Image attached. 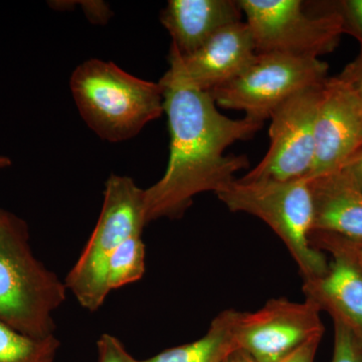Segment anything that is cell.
Returning <instances> with one entry per match:
<instances>
[{
	"label": "cell",
	"mask_w": 362,
	"mask_h": 362,
	"mask_svg": "<svg viewBox=\"0 0 362 362\" xmlns=\"http://www.w3.org/2000/svg\"><path fill=\"white\" fill-rule=\"evenodd\" d=\"M168 115L169 159L160 180L144 189L146 223L177 218L195 195L218 194L250 166L246 156L226 154L235 142L252 139L264 123L232 119L218 111L209 93L187 84L166 71L160 82Z\"/></svg>",
	"instance_id": "obj_1"
},
{
	"label": "cell",
	"mask_w": 362,
	"mask_h": 362,
	"mask_svg": "<svg viewBox=\"0 0 362 362\" xmlns=\"http://www.w3.org/2000/svg\"><path fill=\"white\" fill-rule=\"evenodd\" d=\"M66 284L33 256L28 226L0 209V322L33 338L54 335Z\"/></svg>",
	"instance_id": "obj_2"
},
{
	"label": "cell",
	"mask_w": 362,
	"mask_h": 362,
	"mask_svg": "<svg viewBox=\"0 0 362 362\" xmlns=\"http://www.w3.org/2000/svg\"><path fill=\"white\" fill-rule=\"evenodd\" d=\"M71 90L86 123L109 142L134 137L164 112L159 83L136 78L111 62L89 59L78 66Z\"/></svg>",
	"instance_id": "obj_3"
},
{
	"label": "cell",
	"mask_w": 362,
	"mask_h": 362,
	"mask_svg": "<svg viewBox=\"0 0 362 362\" xmlns=\"http://www.w3.org/2000/svg\"><path fill=\"white\" fill-rule=\"evenodd\" d=\"M216 195L233 213L251 214L270 226L296 262L303 281L327 272V259L311 244L314 206L308 180L240 178Z\"/></svg>",
	"instance_id": "obj_4"
},
{
	"label": "cell",
	"mask_w": 362,
	"mask_h": 362,
	"mask_svg": "<svg viewBox=\"0 0 362 362\" xmlns=\"http://www.w3.org/2000/svg\"><path fill=\"white\" fill-rule=\"evenodd\" d=\"M145 218L144 189L127 176L107 180L103 206L94 232L66 279V287L83 308L96 311L108 296L107 268L112 255L126 240L141 235Z\"/></svg>",
	"instance_id": "obj_5"
},
{
	"label": "cell",
	"mask_w": 362,
	"mask_h": 362,
	"mask_svg": "<svg viewBox=\"0 0 362 362\" xmlns=\"http://www.w3.org/2000/svg\"><path fill=\"white\" fill-rule=\"evenodd\" d=\"M258 54L320 59L334 51L344 33L334 8L318 16L304 11L300 0H239Z\"/></svg>",
	"instance_id": "obj_6"
},
{
	"label": "cell",
	"mask_w": 362,
	"mask_h": 362,
	"mask_svg": "<svg viewBox=\"0 0 362 362\" xmlns=\"http://www.w3.org/2000/svg\"><path fill=\"white\" fill-rule=\"evenodd\" d=\"M327 71V64L320 59L258 54L239 77L209 94L216 106L245 112L247 118L264 123L300 90L323 84L328 78Z\"/></svg>",
	"instance_id": "obj_7"
},
{
	"label": "cell",
	"mask_w": 362,
	"mask_h": 362,
	"mask_svg": "<svg viewBox=\"0 0 362 362\" xmlns=\"http://www.w3.org/2000/svg\"><path fill=\"white\" fill-rule=\"evenodd\" d=\"M324 83L300 90L272 113L269 150L242 180L286 181L308 177L315 154L316 117Z\"/></svg>",
	"instance_id": "obj_8"
},
{
	"label": "cell",
	"mask_w": 362,
	"mask_h": 362,
	"mask_svg": "<svg viewBox=\"0 0 362 362\" xmlns=\"http://www.w3.org/2000/svg\"><path fill=\"white\" fill-rule=\"evenodd\" d=\"M321 309L314 302L277 298L255 312H239L233 325L235 349L257 362H277L316 335H323Z\"/></svg>",
	"instance_id": "obj_9"
},
{
	"label": "cell",
	"mask_w": 362,
	"mask_h": 362,
	"mask_svg": "<svg viewBox=\"0 0 362 362\" xmlns=\"http://www.w3.org/2000/svg\"><path fill=\"white\" fill-rule=\"evenodd\" d=\"M362 103L339 77L324 83L315 123V154L307 180L337 173L361 148Z\"/></svg>",
	"instance_id": "obj_10"
},
{
	"label": "cell",
	"mask_w": 362,
	"mask_h": 362,
	"mask_svg": "<svg viewBox=\"0 0 362 362\" xmlns=\"http://www.w3.org/2000/svg\"><path fill=\"white\" fill-rule=\"evenodd\" d=\"M257 56L251 30L242 21L223 28L189 56H180L170 47L168 71L209 93L239 77Z\"/></svg>",
	"instance_id": "obj_11"
},
{
	"label": "cell",
	"mask_w": 362,
	"mask_h": 362,
	"mask_svg": "<svg viewBox=\"0 0 362 362\" xmlns=\"http://www.w3.org/2000/svg\"><path fill=\"white\" fill-rule=\"evenodd\" d=\"M242 11L233 0H170L160 21L173 37L171 49L189 56L226 26L242 21Z\"/></svg>",
	"instance_id": "obj_12"
},
{
	"label": "cell",
	"mask_w": 362,
	"mask_h": 362,
	"mask_svg": "<svg viewBox=\"0 0 362 362\" xmlns=\"http://www.w3.org/2000/svg\"><path fill=\"white\" fill-rule=\"evenodd\" d=\"M321 277L304 281L305 299L349 328L362 342V268L340 252Z\"/></svg>",
	"instance_id": "obj_13"
},
{
	"label": "cell",
	"mask_w": 362,
	"mask_h": 362,
	"mask_svg": "<svg viewBox=\"0 0 362 362\" xmlns=\"http://www.w3.org/2000/svg\"><path fill=\"white\" fill-rule=\"evenodd\" d=\"M314 206L312 232L362 240V192L342 171L308 180Z\"/></svg>",
	"instance_id": "obj_14"
},
{
	"label": "cell",
	"mask_w": 362,
	"mask_h": 362,
	"mask_svg": "<svg viewBox=\"0 0 362 362\" xmlns=\"http://www.w3.org/2000/svg\"><path fill=\"white\" fill-rule=\"evenodd\" d=\"M235 315L237 311L233 309L223 311L197 341L164 350L142 362H226L237 349L233 340Z\"/></svg>",
	"instance_id": "obj_15"
},
{
	"label": "cell",
	"mask_w": 362,
	"mask_h": 362,
	"mask_svg": "<svg viewBox=\"0 0 362 362\" xmlns=\"http://www.w3.org/2000/svg\"><path fill=\"white\" fill-rule=\"evenodd\" d=\"M59 347L54 335L33 338L0 322V362H54Z\"/></svg>",
	"instance_id": "obj_16"
},
{
	"label": "cell",
	"mask_w": 362,
	"mask_h": 362,
	"mask_svg": "<svg viewBox=\"0 0 362 362\" xmlns=\"http://www.w3.org/2000/svg\"><path fill=\"white\" fill-rule=\"evenodd\" d=\"M145 273V245L141 235H133L112 255L107 268L109 291L140 280Z\"/></svg>",
	"instance_id": "obj_17"
},
{
	"label": "cell",
	"mask_w": 362,
	"mask_h": 362,
	"mask_svg": "<svg viewBox=\"0 0 362 362\" xmlns=\"http://www.w3.org/2000/svg\"><path fill=\"white\" fill-rule=\"evenodd\" d=\"M311 244L317 250L328 252H340L349 257L362 268V240H349L340 235L324 232L311 233Z\"/></svg>",
	"instance_id": "obj_18"
},
{
	"label": "cell",
	"mask_w": 362,
	"mask_h": 362,
	"mask_svg": "<svg viewBox=\"0 0 362 362\" xmlns=\"http://www.w3.org/2000/svg\"><path fill=\"white\" fill-rule=\"evenodd\" d=\"M334 322V349L331 362H362V342L349 328Z\"/></svg>",
	"instance_id": "obj_19"
},
{
	"label": "cell",
	"mask_w": 362,
	"mask_h": 362,
	"mask_svg": "<svg viewBox=\"0 0 362 362\" xmlns=\"http://www.w3.org/2000/svg\"><path fill=\"white\" fill-rule=\"evenodd\" d=\"M97 349L99 362H142L131 356L120 340L107 333L100 337L97 341Z\"/></svg>",
	"instance_id": "obj_20"
},
{
	"label": "cell",
	"mask_w": 362,
	"mask_h": 362,
	"mask_svg": "<svg viewBox=\"0 0 362 362\" xmlns=\"http://www.w3.org/2000/svg\"><path fill=\"white\" fill-rule=\"evenodd\" d=\"M344 23V33L359 40L362 49V0H344L335 4Z\"/></svg>",
	"instance_id": "obj_21"
},
{
	"label": "cell",
	"mask_w": 362,
	"mask_h": 362,
	"mask_svg": "<svg viewBox=\"0 0 362 362\" xmlns=\"http://www.w3.org/2000/svg\"><path fill=\"white\" fill-rule=\"evenodd\" d=\"M338 77L350 86L362 103V49L359 56Z\"/></svg>",
	"instance_id": "obj_22"
},
{
	"label": "cell",
	"mask_w": 362,
	"mask_h": 362,
	"mask_svg": "<svg viewBox=\"0 0 362 362\" xmlns=\"http://www.w3.org/2000/svg\"><path fill=\"white\" fill-rule=\"evenodd\" d=\"M322 337L323 335L312 337L308 341L303 343L301 346L298 347L291 354L277 362H314L317 349Z\"/></svg>",
	"instance_id": "obj_23"
},
{
	"label": "cell",
	"mask_w": 362,
	"mask_h": 362,
	"mask_svg": "<svg viewBox=\"0 0 362 362\" xmlns=\"http://www.w3.org/2000/svg\"><path fill=\"white\" fill-rule=\"evenodd\" d=\"M340 171L362 192V148L350 157Z\"/></svg>",
	"instance_id": "obj_24"
},
{
	"label": "cell",
	"mask_w": 362,
	"mask_h": 362,
	"mask_svg": "<svg viewBox=\"0 0 362 362\" xmlns=\"http://www.w3.org/2000/svg\"><path fill=\"white\" fill-rule=\"evenodd\" d=\"M226 362H257L243 350L235 349Z\"/></svg>",
	"instance_id": "obj_25"
},
{
	"label": "cell",
	"mask_w": 362,
	"mask_h": 362,
	"mask_svg": "<svg viewBox=\"0 0 362 362\" xmlns=\"http://www.w3.org/2000/svg\"><path fill=\"white\" fill-rule=\"evenodd\" d=\"M11 161L8 157L0 156V169L8 168L11 166Z\"/></svg>",
	"instance_id": "obj_26"
},
{
	"label": "cell",
	"mask_w": 362,
	"mask_h": 362,
	"mask_svg": "<svg viewBox=\"0 0 362 362\" xmlns=\"http://www.w3.org/2000/svg\"><path fill=\"white\" fill-rule=\"evenodd\" d=\"M361 148H362V134H361Z\"/></svg>",
	"instance_id": "obj_27"
}]
</instances>
